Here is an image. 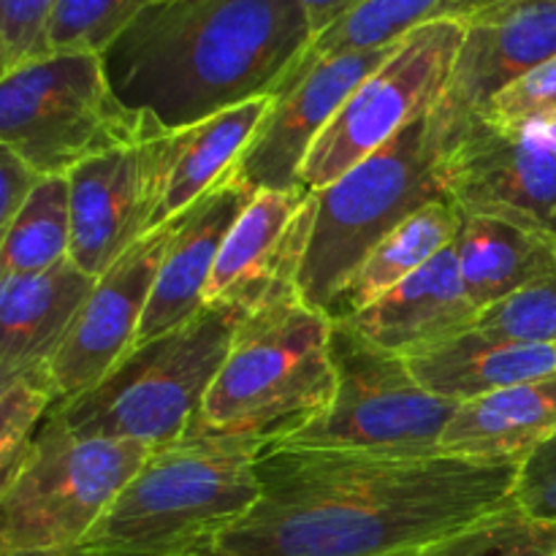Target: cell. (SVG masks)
<instances>
[{
	"label": "cell",
	"mask_w": 556,
	"mask_h": 556,
	"mask_svg": "<svg viewBox=\"0 0 556 556\" xmlns=\"http://www.w3.org/2000/svg\"><path fill=\"white\" fill-rule=\"evenodd\" d=\"M394 47L331 58H318L307 49L277 87L253 141L239 157L237 166L244 182L253 190L304 188L302 168L318 136Z\"/></svg>",
	"instance_id": "cell-14"
},
{
	"label": "cell",
	"mask_w": 556,
	"mask_h": 556,
	"mask_svg": "<svg viewBox=\"0 0 556 556\" xmlns=\"http://www.w3.org/2000/svg\"><path fill=\"white\" fill-rule=\"evenodd\" d=\"M459 231L462 212L456 210L454 201L443 199L418 210L400 228H394L353 271L348 286L337 296L329 318L342 320L367 309L369 304L394 291L407 277L424 269L429 261L438 258L443 250H448L459 237Z\"/></svg>",
	"instance_id": "cell-24"
},
{
	"label": "cell",
	"mask_w": 556,
	"mask_h": 556,
	"mask_svg": "<svg viewBox=\"0 0 556 556\" xmlns=\"http://www.w3.org/2000/svg\"><path fill=\"white\" fill-rule=\"evenodd\" d=\"M331 362L337 372L331 405L277 445L389 456L440 454V440L459 405L424 389L405 356L378 348L348 320H331Z\"/></svg>",
	"instance_id": "cell-9"
},
{
	"label": "cell",
	"mask_w": 556,
	"mask_h": 556,
	"mask_svg": "<svg viewBox=\"0 0 556 556\" xmlns=\"http://www.w3.org/2000/svg\"><path fill=\"white\" fill-rule=\"evenodd\" d=\"M315 190H258L239 215L215 261L204 307L239 320L299 296L304 255L315 223Z\"/></svg>",
	"instance_id": "cell-13"
},
{
	"label": "cell",
	"mask_w": 556,
	"mask_h": 556,
	"mask_svg": "<svg viewBox=\"0 0 556 556\" xmlns=\"http://www.w3.org/2000/svg\"><path fill=\"white\" fill-rule=\"evenodd\" d=\"M416 556H556V525L532 519L519 505H510Z\"/></svg>",
	"instance_id": "cell-28"
},
{
	"label": "cell",
	"mask_w": 556,
	"mask_h": 556,
	"mask_svg": "<svg viewBox=\"0 0 556 556\" xmlns=\"http://www.w3.org/2000/svg\"><path fill=\"white\" fill-rule=\"evenodd\" d=\"M405 358L424 389L462 405L492 391L554 375L556 342H521L472 329Z\"/></svg>",
	"instance_id": "cell-20"
},
{
	"label": "cell",
	"mask_w": 556,
	"mask_h": 556,
	"mask_svg": "<svg viewBox=\"0 0 556 556\" xmlns=\"http://www.w3.org/2000/svg\"><path fill=\"white\" fill-rule=\"evenodd\" d=\"M174 226L177 217L141 237L96 280L49 364L58 405H68L96 389L136 345Z\"/></svg>",
	"instance_id": "cell-15"
},
{
	"label": "cell",
	"mask_w": 556,
	"mask_h": 556,
	"mask_svg": "<svg viewBox=\"0 0 556 556\" xmlns=\"http://www.w3.org/2000/svg\"><path fill=\"white\" fill-rule=\"evenodd\" d=\"M166 134L114 96L98 54H47L0 74V144L41 177Z\"/></svg>",
	"instance_id": "cell-8"
},
{
	"label": "cell",
	"mask_w": 556,
	"mask_h": 556,
	"mask_svg": "<svg viewBox=\"0 0 556 556\" xmlns=\"http://www.w3.org/2000/svg\"><path fill=\"white\" fill-rule=\"evenodd\" d=\"M255 193L258 190L250 188L239 174V166H233L190 210L177 215L174 237L157 271L136 345L177 329L204 309V291L217 255Z\"/></svg>",
	"instance_id": "cell-17"
},
{
	"label": "cell",
	"mask_w": 556,
	"mask_h": 556,
	"mask_svg": "<svg viewBox=\"0 0 556 556\" xmlns=\"http://www.w3.org/2000/svg\"><path fill=\"white\" fill-rule=\"evenodd\" d=\"M443 161L445 128L432 109L315 193V223L299 277L304 304L329 315L353 271L394 228L424 206L448 199Z\"/></svg>",
	"instance_id": "cell-5"
},
{
	"label": "cell",
	"mask_w": 556,
	"mask_h": 556,
	"mask_svg": "<svg viewBox=\"0 0 556 556\" xmlns=\"http://www.w3.org/2000/svg\"><path fill=\"white\" fill-rule=\"evenodd\" d=\"M313 38L299 0H161L101 60L119 103L174 134L275 96Z\"/></svg>",
	"instance_id": "cell-2"
},
{
	"label": "cell",
	"mask_w": 556,
	"mask_h": 556,
	"mask_svg": "<svg viewBox=\"0 0 556 556\" xmlns=\"http://www.w3.org/2000/svg\"><path fill=\"white\" fill-rule=\"evenodd\" d=\"M96 280L71 261L0 277V383L52 364Z\"/></svg>",
	"instance_id": "cell-19"
},
{
	"label": "cell",
	"mask_w": 556,
	"mask_h": 556,
	"mask_svg": "<svg viewBox=\"0 0 556 556\" xmlns=\"http://www.w3.org/2000/svg\"><path fill=\"white\" fill-rule=\"evenodd\" d=\"M454 248L462 280L481 313L556 275V239L492 217L462 215Z\"/></svg>",
	"instance_id": "cell-22"
},
{
	"label": "cell",
	"mask_w": 556,
	"mask_h": 556,
	"mask_svg": "<svg viewBox=\"0 0 556 556\" xmlns=\"http://www.w3.org/2000/svg\"><path fill=\"white\" fill-rule=\"evenodd\" d=\"M261 440L185 434L155 445L79 543L96 556H201L261 497Z\"/></svg>",
	"instance_id": "cell-3"
},
{
	"label": "cell",
	"mask_w": 556,
	"mask_h": 556,
	"mask_svg": "<svg viewBox=\"0 0 556 556\" xmlns=\"http://www.w3.org/2000/svg\"><path fill=\"white\" fill-rule=\"evenodd\" d=\"M556 432V372L462 402L440 454L472 462H521Z\"/></svg>",
	"instance_id": "cell-21"
},
{
	"label": "cell",
	"mask_w": 556,
	"mask_h": 556,
	"mask_svg": "<svg viewBox=\"0 0 556 556\" xmlns=\"http://www.w3.org/2000/svg\"><path fill=\"white\" fill-rule=\"evenodd\" d=\"M299 3L304 5V14H307L309 27H313V36L318 38L320 33L329 30L334 22H340L342 16L353 9L356 0H299Z\"/></svg>",
	"instance_id": "cell-35"
},
{
	"label": "cell",
	"mask_w": 556,
	"mask_h": 556,
	"mask_svg": "<svg viewBox=\"0 0 556 556\" xmlns=\"http://www.w3.org/2000/svg\"><path fill=\"white\" fill-rule=\"evenodd\" d=\"M483 114L508 128H552L556 125V54L541 68L527 74L525 79L505 87Z\"/></svg>",
	"instance_id": "cell-31"
},
{
	"label": "cell",
	"mask_w": 556,
	"mask_h": 556,
	"mask_svg": "<svg viewBox=\"0 0 556 556\" xmlns=\"http://www.w3.org/2000/svg\"><path fill=\"white\" fill-rule=\"evenodd\" d=\"M476 329L521 342H556V275L489 307Z\"/></svg>",
	"instance_id": "cell-30"
},
{
	"label": "cell",
	"mask_w": 556,
	"mask_h": 556,
	"mask_svg": "<svg viewBox=\"0 0 556 556\" xmlns=\"http://www.w3.org/2000/svg\"><path fill=\"white\" fill-rule=\"evenodd\" d=\"M516 462L266 448L261 497L226 556H402L510 508Z\"/></svg>",
	"instance_id": "cell-1"
},
{
	"label": "cell",
	"mask_w": 556,
	"mask_h": 556,
	"mask_svg": "<svg viewBox=\"0 0 556 556\" xmlns=\"http://www.w3.org/2000/svg\"><path fill=\"white\" fill-rule=\"evenodd\" d=\"M201 556H226V554H217V552H212V554H201Z\"/></svg>",
	"instance_id": "cell-39"
},
{
	"label": "cell",
	"mask_w": 556,
	"mask_h": 556,
	"mask_svg": "<svg viewBox=\"0 0 556 556\" xmlns=\"http://www.w3.org/2000/svg\"><path fill=\"white\" fill-rule=\"evenodd\" d=\"M538 130H541V134L546 136L548 144H552V147H554V152H556V125H552V128H538Z\"/></svg>",
	"instance_id": "cell-38"
},
{
	"label": "cell",
	"mask_w": 556,
	"mask_h": 556,
	"mask_svg": "<svg viewBox=\"0 0 556 556\" xmlns=\"http://www.w3.org/2000/svg\"><path fill=\"white\" fill-rule=\"evenodd\" d=\"M481 315V307L467 293L456 248L451 244L394 291L342 320L383 351L413 356L472 331Z\"/></svg>",
	"instance_id": "cell-18"
},
{
	"label": "cell",
	"mask_w": 556,
	"mask_h": 556,
	"mask_svg": "<svg viewBox=\"0 0 556 556\" xmlns=\"http://www.w3.org/2000/svg\"><path fill=\"white\" fill-rule=\"evenodd\" d=\"M3 556H96L81 546L71 548H49V552H20V554H3Z\"/></svg>",
	"instance_id": "cell-37"
},
{
	"label": "cell",
	"mask_w": 556,
	"mask_h": 556,
	"mask_svg": "<svg viewBox=\"0 0 556 556\" xmlns=\"http://www.w3.org/2000/svg\"><path fill=\"white\" fill-rule=\"evenodd\" d=\"M514 503L532 519L556 525V432L519 465Z\"/></svg>",
	"instance_id": "cell-33"
},
{
	"label": "cell",
	"mask_w": 556,
	"mask_h": 556,
	"mask_svg": "<svg viewBox=\"0 0 556 556\" xmlns=\"http://www.w3.org/2000/svg\"><path fill=\"white\" fill-rule=\"evenodd\" d=\"M271 96L223 109L190 128L174 130V152L166 190L155 215V228L195 204L212 185L226 177L253 141Z\"/></svg>",
	"instance_id": "cell-23"
},
{
	"label": "cell",
	"mask_w": 556,
	"mask_h": 556,
	"mask_svg": "<svg viewBox=\"0 0 556 556\" xmlns=\"http://www.w3.org/2000/svg\"><path fill=\"white\" fill-rule=\"evenodd\" d=\"M556 54V0H516L465 22L448 87L434 106L445 128L483 114L489 103Z\"/></svg>",
	"instance_id": "cell-16"
},
{
	"label": "cell",
	"mask_w": 556,
	"mask_h": 556,
	"mask_svg": "<svg viewBox=\"0 0 556 556\" xmlns=\"http://www.w3.org/2000/svg\"><path fill=\"white\" fill-rule=\"evenodd\" d=\"M161 0H58L47 27V54H103Z\"/></svg>",
	"instance_id": "cell-27"
},
{
	"label": "cell",
	"mask_w": 556,
	"mask_h": 556,
	"mask_svg": "<svg viewBox=\"0 0 556 556\" xmlns=\"http://www.w3.org/2000/svg\"><path fill=\"white\" fill-rule=\"evenodd\" d=\"M443 182L462 215L556 239V152L538 128H508L486 114L445 128Z\"/></svg>",
	"instance_id": "cell-11"
},
{
	"label": "cell",
	"mask_w": 556,
	"mask_h": 556,
	"mask_svg": "<svg viewBox=\"0 0 556 556\" xmlns=\"http://www.w3.org/2000/svg\"><path fill=\"white\" fill-rule=\"evenodd\" d=\"M58 0H0V74L47 58V27Z\"/></svg>",
	"instance_id": "cell-32"
},
{
	"label": "cell",
	"mask_w": 556,
	"mask_h": 556,
	"mask_svg": "<svg viewBox=\"0 0 556 556\" xmlns=\"http://www.w3.org/2000/svg\"><path fill=\"white\" fill-rule=\"evenodd\" d=\"M41 174L22 161L14 150L0 144V231L9 226L22 210L36 185L41 182Z\"/></svg>",
	"instance_id": "cell-34"
},
{
	"label": "cell",
	"mask_w": 556,
	"mask_h": 556,
	"mask_svg": "<svg viewBox=\"0 0 556 556\" xmlns=\"http://www.w3.org/2000/svg\"><path fill=\"white\" fill-rule=\"evenodd\" d=\"M334 391L331 318L302 296L286 299L237 326L188 434L261 440L269 448L313 424Z\"/></svg>",
	"instance_id": "cell-4"
},
{
	"label": "cell",
	"mask_w": 556,
	"mask_h": 556,
	"mask_svg": "<svg viewBox=\"0 0 556 556\" xmlns=\"http://www.w3.org/2000/svg\"><path fill=\"white\" fill-rule=\"evenodd\" d=\"M505 3H516V0H451L443 16H448V20L467 22V20H472V16L483 14V11L497 9V5H505Z\"/></svg>",
	"instance_id": "cell-36"
},
{
	"label": "cell",
	"mask_w": 556,
	"mask_h": 556,
	"mask_svg": "<svg viewBox=\"0 0 556 556\" xmlns=\"http://www.w3.org/2000/svg\"><path fill=\"white\" fill-rule=\"evenodd\" d=\"M54 405L58 389L49 367L0 383V483L9 481L16 470L22 454Z\"/></svg>",
	"instance_id": "cell-29"
},
{
	"label": "cell",
	"mask_w": 556,
	"mask_h": 556,
	"mask_svg": "<svg viewBox=\"0 0 556 556\" xmlns=\"http://www.w3.org/2000/svg\"><path fill=\"white\" fill-rule=\"evenodd\" d=\"M150 451L139 440L74 432L54 405L0 483V556L79 546Z\"/></svg>",
	"instance_id": "cell-7"
},
{
	"label": "cell",
	"mask_w": 556,
	"mask_h": 556,
	"mask_svg": "<svg viewBox=\"0 0 556 556\" xmlns=\"http://www.w3.org/2000/svg\"><path fill=\"white\" fill-rule=\"evenodd\" d=\"M172 152L174 134H157L90 157L68 174L71 264L101 277L141 237L155 231Z\"/></svg>",
	"instance_id": "cell-12"
},
{
	"label": "cell",
	"mask_w": 556,
	"mask_h": 556,
	"mask_svg": "<svg viewBox=\"0 0 556 556\" xmlns=\"http://www.w3.org/2000/svg\"><path fill=\"white\" fill-rule=\"evenodd\" d=\"M68 177H43L14 220L0 231V277L33 275L68 261Z\"/></svg>",
	"instance_id": "cell-25"
},
{
	"label": "cell",
	"mask_w": 556,
	"mask_h": 556,
	"mask_svg": "<svg viewBox=\"0 0 556 556\" xmlns=\"http://www.w3.org/2000/svg\"><path fill=\"white\" fill-rule=\"evenodd\" d=\"M402 556H416V554H402Z\"/></svg>",
	"instance_id": "cell-40"
},
{
	"label": "cell",
	"mask_w": 556,
	"mask_h": 556,
	"mask_svg": "<svg viewBox=\"0 0 556 556\" xmlns=\"http://www.w3.org/2000/svg\"><path fill=\"white\" fill-rule=\"evenodd\" d=\"M462 38L465 22L448 16L402 38L318 136L302 168L304 188L315 193L329 188L400 130L427 117L448 87Z\"/></svg>",
	"instance_id": "cell-10"
},
{
	"label": "cell",
	"mask_w": 556,
	"mask_h": 556,
	"mask_svg": "<svg viewBox=\"0 0 556 556\" xmlns=\"http://www.w3.org/2000/svg\"><path fill=\"white\" fill-rule=\"evenodd\" d=\"M242 320L204 307L177 329L134 345L92 391L58 405L74 432L166 445L193 429Z\"/></svg>",
	"instance_id": "cell-6"
},
{
	"label": "cell",
	"mask_w": 556,
	"mask_h": 556,
	"mask_svg": "<svg viewBox=\"0 0 556 556\" xmlns=\"http://www.w3.org/2000/svg\"><path fill=\"white\" fill-rule=\"evenodd\" d=\"M451 0H356L340 22L320 33L309 52L318 58L386 49L416 27L440 20Z\"/></svg>",
	"instance_id": "cell-26"
}]
</instances>
